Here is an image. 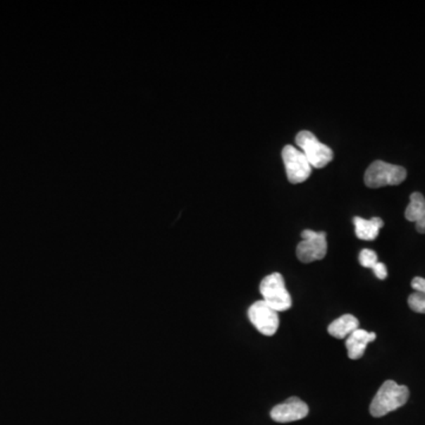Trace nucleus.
Segmentation results:
<instances>
[{"mask_svg":"<svg viewBox=\"0 0 425 425\" xmlns=\"http://www.w3.org/2000/svg\"><path fill=\"white\" fill-rule=\"evenodd\" d=\"M353 225L356 228V235L358 239L364 241H372L377 238L379 230L384 226L381 218H372L370 220L355 216Z\"/></svg>","mask_w":425,"mask_h":425,"instance_id":"11","label":"nucleus"},{"mask_svg":"<svg viewBox=\"0 0 425 425\" xmlns=\"http://www.w3.org/2000/svg\"><path fill=\"white\" fill-rule=\"evenodd\" d=\"M359 262L360 265L365 267V269H374V265L378 262V257L376 254V252L365 248V250L360 252Z\"/></svg>","mask_w":425,"mask_h":425,"instance_id":"14","label":"nucleus"},{"mask_svg":"<svg viewBox=\"0 0 425 425\" xmlns=\"http://www.w3.org/2000/svg\"><path fill=\"white\" fill-rule=\"evenodd\" d=\"M295 143L300 148L312 168L326 167L333 160V152L330 147L318 141L316 135L309 130H302L297 135Z\"/></svg>","mask_w":425,"mask_h":425,"instance_id":"4","label":"nucleus"},{"mask_svg":"<svg viewBox=\"0 0 425 425\" xmlns=\"http://www.w3.org/2000/svg\"><path fill=\"white\" fill-rule=\"evenodd\" d=\"M409 396L410 393L407 386H400L393 381H386L372 400L371 414L376 418L383 417L405 405Z\"/></svg>","mask_w":425,"mask_h":425,"instance_id":"1","label":"nucleus"},{"mask_svg":"<svg viewBox=\"0 0 425 425\" xmlns=\"http://www.w3.org/2000/svg\"><path fill=\"white\" fill-rule=\"evenodd\" d=\"M262 300L276 312L291 309L292 298L288 293L283 276L280 273H272L265 276L260 283Z\"/></svg>","mask_w":425,"mask_h":425,"instance_id":"3","label":"nucleus"},{"mask_svg":"<svg viewBox=\"0 0 425 425\" xmlns=\"http://www.w3.org/2000/svg\"><path fill=\"white\" fill-rule=\"evenodd\" d=\"M281 157L286 169L288 180L293 185L305 182L309 175L312 174V166L298 148L290 144L283 147Z\"/></svg>","mask_w":425,"mask_h":425,"instance_id":"6","label":"nucleus"},{"mask_svg":"<svg viewBox=\"0 0 425 425\" xmlns=\"http://www.w3.org/2000/svg\"><path fill=\"white\" fill-rule=\"evenodd\" d=\"M248 319L261 335L267 337L276 335L279 327L278 312L267 305L264 300L255 302L248 309Z\"/></svg>","mask_w":425,"mask_h":425,"instance_id":"7","label":"nucleus"},{"mask_svg":"<svg viewBox=\"0 0 425 425\" xmlns=\"http://www.w3.org/2000/svg\"><path fill=\"white\" fill-rule=\"evenodd\" d=\"M407 178L405 168L388 164L384 161H374L369 166L364 182L369 188H382L386 185H398Z\"/></svg>","mask_w":425,"mask_h":425,"instance_id":"2","label":"nucleus"},{"mask_svg":"<svg viewBox=\"0 0 425 425\" xmlns=\"http://www.w3.org/2000/svg\"><path fill=\"white\" fill-rule=\"evenodd\" d=\"M407 304L414 312L425 314V295L414 292L412 295H409Z\"/></svg>","mask_w":425,"mask_h":425,"instance_id":"13","label":"nucleus"},{"mask_svg":"<svg viewBox=\"0 0 425 425\" xmlns=\"http://www.w3.org/2000/svg\"><path fill=\"white\" fill-rule=\"evenodd\" d=\"M359 328V320L352 314H344L328 325V333L337 339L347 338L352 332Z\"/></svg>","mask_w":425,"mask_h":425,"instance_id":"12","label":"nucleus"},{"mask_svg":"<svg viewBox=\"0 0 425 425\" xmlns=\"http://www.w3.org/2000/svg\"><path fill=\"white\" fill-rule=\"evenodd\" d=\"M411 288H414V291L421 295H425V279L421 276H416L411 281Z\"/></svg>","mask_w":425,"mask_h":425,"instance_id":"16","label":"nucleus"},{"mask_svg":"<svg viewBox=\"0 0 425 425\" xmlns=\"http://www.w3.org/2000/svg\"><path fill=\"white\" fill-rule=\"evenodd\" d=\"M376 338H377V335L374 332H367V331L362 330V328H358V330L352 332L346 338L345 343L350 359H360L365 353L367 346L370 343L374 342Z\"/></svg>","mask_w":425,"mask_h":425,"instance_id":"9","label":"nucleus"},{"mask_svg":"<svg viewBox=\"0 0 425 425\" xmlns=\"http://www.w3.org/2000/svg\"><path fill=\"white\" fill-rule=\"evenodd\" d=\"M302 240L297 246V258L302 264H311L325 258L327 253L326 233L305 229L302 232Z\"/></svg>","mask_w":425,"mask_h":425,"instance_id":"5","label":"nucleus"},{"mask_svg":"<svg viewBox=\"0 0 425 425\" xmlns=\"http://www.w3.org/2000/svg\"><path fill=\"white\" fill-rule=\"evenodd\" d=\"M309 414V407L298 397H291L283 403L278 404L271 411V418L278 423L299 421Z\"/></svg>","mask_w":425,"mask_h":425,"instance_id":"8","label":"nucleus"},{"mask_svg":"<svg viewBox=\"0 0 425 425\" xmlns=\"http://www.w3.org/2000/svg\"><path fill=\"white\" fill-rule=\"evenodd\" d=\"M405 218L416 223L418 233L425 234V199L421 193H412L405 209Z\"/></svg>","mask_w":425,"mask_h":425,"instance_id":"10","label":"nucleus"},{"mask_svg":"<svg viewBox=\"0 0 425 425\" xmlns=\"http://www.w3.org/2000/svg\"><path fill=\"white\" fill-rule=\"evenodd\" d=\"M374 276H377L379 280L386 279V276H388V269H386V266L382 262L378 261L376 265H374Z\"/></svg>","mask_w":425,"mask_h":425,"instance_id":"15","label":"nucleus"}]
</instances>
